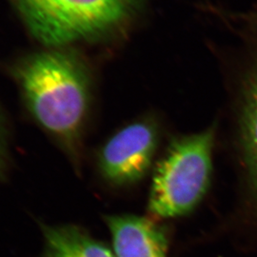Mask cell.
I'll use <instances>...</instances> for the list:
<instances>
[{
	"label": "cell",
	"instance_id": "cell-5",
	"mask_svg": "<svg viewBox=\"0 0 257 257\" xmlns=\"http://www.w3.org/2000/svg\"><path fill=\"white\" fill-rule=\"evenodd\" d=\"M109 227L116 257H166L165 233L154 222L136 215H110Z\"/></svg>",
	"mask_w": 257,
	"mask_h": 257
},
{
	"label": "cell",
	"instance_id": "cell-4",
	"mask_svg": "<svg viewBox=\"0 0 257 257\" xmlns=\"http://www.w3.org/2000/svg\"><path fill=\"white\" fill-rule=\"evenodd\" d=\"M156 126L138 120L118 130L99 148L96 168L111 186H125L142 179L151 168L157 147Z\"/></svg>",
	"mask_w": 257,
	"mask_h": 257
},
{
	"label": "cell",
	"instance_id": "cell-6",
	"mask_svg": "<svg viewBox=\"0 0 257 257\" xmlns=\"http://www.w3.org/2000/svg\"><path fill=\"white\" fill-rule=\"evenodd\" d=\"M43 257H114L105 244L74 225L43 226Z\"/></svg>",
	"mask_w": 257,
	"mask_h": 257
},
{
	"label": "cell",
	"instance_id": "cell-2",
	"mask_svg": "<svg viewBox=\"0 0 257 257\" xmlns=\"http://www.w3.org/2000/svg\"><path fill=\"white\" fill-rule=\"evenodd\" d=\"M28 32L45 47L110 40L127 27L142 0H12Z\"/></svg>",
	"mask_w": 257,
	"mask_h": 257
},
{
	"label": "cell",
	"instance_id": "cell-3",
	"mask_svg": "<svg viewBox=\"0 0 257 257\" xmlns=\"http://www.w3.org/2000/svg\"><path fill=\"white\" fill-rule=\"evenodd\" d=\"M213 135L211 128L171 144L154 175L149 203L154 214L180 216L202 199L211 179Z\"/></svg>",
	"mask_w": 257,
	"mask_h": 257
},
{
	"label": "cell",
	"instance_id": "cell-7",
	"mask_svg": "<svg viewBox=\"0 0 257 257\" xmlns=\"http://www.w3.org/2000/svg\"><path fill=\"white\" fill-rule=\"evenodd\" d=\"M241 134L248 172L257 190V67L246 87Z\"/></svg>",
	"mask_w": 257,
	"mask_h": 257
},
{
	"label": "cell",
	"instance_id": "cell-8",
	"mask_svg": "<svg viewBox=\"0 0 257 257\" xmlns=\"http://www.w3.org/2000/svg\"><path fill=\"white\" fill-rule=\"evenodd\" d=\"M9 166L8 130L6 120L0 109V180L5 177Z\"/></svg>",
	"mask_w": 257,
	"mask_h": 257
},
{
	"label": "cell",
	"instance_id": "cell-1",
	"mask_svg": "<svg viewBox=\"0 0 257 257\" xmlns=\"http://www.w3.org/2000/svg\"><path fill=\"white\" fill-rule=\"evenodd\" d=\"M74 47H46L19 57L10 73L29 115L76 170L92 114L93 76Z\"/></svg>",
	"mask_w": 257,
	"mask_h": 257
}]
</instances>
